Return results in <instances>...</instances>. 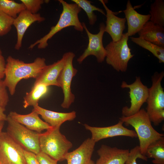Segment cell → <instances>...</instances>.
<instances>
[{
  "label": "cell",
  "instance_id": "23",
  "mask_svg": "<svg viewBox=\"0 0 164 164\" xmlns=\"http://www.w3.org/2000/svg\"><path fill=\"white\" fill-rule=\"evenodd\" d=\"M145 155L153 159V164H164V137H162L150 144L146 150Z\"/></svg>",
  "mask_w": 164,
  "mask_h": 164
},
{
  "label": "cell",
  "instance_id": "36",
  "mask_svg": "<svg viewBox=\"0 0 164 164\" xmlns=\"http://www.w3.org/2000/svg\"><path fill=\"white\" fill-rule=\"evenodd\" d=\"M5 121H0V134L2 132V129L4 127Z\"/></svg>",
  "mask_w": 164,
  "mask_h": 164
},
{
  "label": "cell",
  "instance_id": "30",
  "mask_svg": "<svg viewBox=\"0 0 164 164\" xmlns=\"http://www.w3.org/2000/svg\"><path fill=\"white\" fill-rule=\"evenodd\" d=\"M137 159L145 161H147L148 159L141 153L139 145L136 146L129 151L128 156L125 164H138L136 161Z\"/></svg>",
  "mask_w": 164,
  "mask_h": 164
},
{
  "label": "cell",
  "instance_id": "10",
  "mask_svg": "<svg viewBox=\"0 0 164 164\" xmlns=\"http://www.w3.org/2000/svg\"><path fill=\"white\" fill-rule=\"evenodd\" d=\"M0 164H27L24 149L6 132L0 134Z\"/></svg>",
  "mask_w": 164,
  "mask_h": 164
},
{
  "label": "cell",
  "instance_id": "2",
  "mask_svg": "<svg viewBox=\"0 0 164 164\" xmlns=\"http://www.w3.org/2000/svg\"><path fill=\"white\" fill-rule=\"evenodd\" d=\"M63 7L62 11L56 24L52 26L49 32L37 40L29 47L32 49L37 45L39 49H43L48 46V41L56 33L67 27L73 26L78 31L82 32L84 28L79 19L78 14L81 9L76 4L69 3L63 0H58Z\"/></svg>",
  "mask_w": 164,
  "mask_h": 164
},
{
  "label": "cell",
  "instance_id": "9",
  "mask_svg": "<svg viewBox=\"0 0 164 164\" xmlns=\"http://www.w3.org/2000/svg\"><path fill=\"white\" fill-rule=\"evenodd\" d=\"M121 87L122 88L129 89V93L131 100L130 107L125 106L122 108V116L128 117L138 112L143 104L146 102L149 88L142 83L139 77H136L135 81L131 84H128L123 81Z\"/></svg>",
  "mask_w": 164,
  "mask_h": 164
},
{
  "label": "cell",
  "instance_id": "34",
  "mask_svg": "<svg viewBox=\"0 0 164 164\" xmlns=\"http://www.w3.org/2000/svg\"><path fill=\"white\" fill-rule=\"evenodd\" d=\"M6 63L1 50L0 49V80L5 77V71Z\"/></svg>",
  "mask_w": 164,
  "mask_h": 164
},
{
  "label": "cell",
  "instance_id": "26",
  "mask_svg": "<svg viewBox=\"0 0 164 164\" xmlns=\"http://www.w3.org/2000/svg\"><path fill=\"white\" fill-rule=\"evenodd\" d=\"M24 4L12 0H0V10L14 19L22 11L26 10Z\"/></svg>",
  "mask_w": 164,
  "mask_h": 164
},
{
  "label": "cell",
  "instance_id": "28",
  "mask_svg": "<svg viewBox=\"0 0 164 164\" xmlns=\"http://www.w3.org/2000/svg\"><path fill=\"white\" fill-rule=\"evenodd\" d=\"M14 20L0 10V36L6 34L10 31Z\"/></svg>",
  "mask_w": 164,
  "mask_h": 164
},
{
  "label": "cell",
  "instance_id": "24",
  "mask_svg": "<svg viewBox=\"0 0 164 164\" xmlns=\"http://www.w3.org/2000/svg\"><path fill=\"white\" fill-rule=\"evenodd\" d=\"M131 41L151 53L159 60V63H164V48L145 40L140 37H131Z\"/></svg>",
  "mask_w": 164,
  "mask_h": 164
},
{
  "label": "cell",
  "instance_id": "27",
  "mask_svg": "<svg viewBox=\"0 0 164 164\" xmlns=\"http://www.w3.org/2000/svg\"><path fill=\"white\" fill-rule=\"evenodd\" d=\"M72 1L84 11L88 17L89 23L91 25H94L97 19L94 11H97L103 15H106L102 9L92 5L90 1L87 0H72Z\"/></svg>",
  "mask_w": 164,
  "mask_h": 164
},
{
  "label": "cell",
  "instance_id": "8",
  "mask_svg": "<svg viewBox=\"0 0 164 164\" xmlns=\"http://www.w3.org/2000/svg\"><path fill=\"white\" fill-rule=\"evenodd\" d=\"M66 58L63 68L57 79V82L61 87L64 95L61 107L64 109H68L75 101V95L71 90V84L73 77L76 75L77 70L74 68L73 60L75 54L72 52L65 53Z\"/></svg>",
  "mask_w": 164,
  "mask_h": 164
},
{
  "label": "cell",
  "instance_id": "1",
  "mask_svg": "<svg viewBox=\"0 0 164 164\" xmlns=\"http://www.w3.org/2000/svg\"><path fill=\"white\" fill-rule=\"evenodd\" d=\"M4 84L10 94L13 95L16 86L21 80L29 78L36 79L46 66V60L38 57L30 63H25L9 56L6 60Z\"/></svg>",
  "mask_w": 164,
  "mask_h": 164
},
{
  "label": "cell",
  "instance_id": "15",
  "mask_svg": "<svg viewBox=\"0 0 164 164\" xmlns=\"http://www.w3.org/2000/svg\"><path fill=\"white\" fill-rule=\"evenodd\" d=\"M97 152L99 158L95 164H125L129 151L102 145Z\"/></svg>",
  "mask_w": 164,
  "mask_h": 164
},
{
  "label": "cell",
  "instance_id": "6",
  "mask_svg": "<svg viewBox=\"0 0 164 164\" xmlns=\"http://www.w3.org/2000/svg\"><path fill=\"white\" fill-rule=\"evenodd\" d=\"M6 132L24 150L36 155L40 152L39 144L40 133L29 129L12 119L8 115Z\"/></svg>",
  "mask_w": 164,
  "mask_h": 164
},
{
  "label": "cell",
  "instance_id": "3",
  "mask_svg": "<svg viewBox=\"0 0 164 164\" xmlns=\"http://www.w3.org/2000/svg\"><path fill=\"white\" fill-rule=\"evenodd\" d=\"M119 120L126 125H131L134 128L138 138L141 152L144 155L150 144L164 136L163 134L153 128L144 109H141L138 112L129 116H122Z\"/></svg>",
  "mask_w": 164,
  "mask_h": 164
},
{
  "label": "cell",
  "instance_id": "12",
  "mask_svg": "<svg viewBox=\"0 0 164 164\" xmlns=\"http://www.w3.org/2000/svg\"><path fill=\"white\" fill-rule=\"evenodd\" d=\"M123 123L119 120L115 125L105 127H93L86 124L84 125L86 129L91 132V138L96 143L103 139L118 136L137 138L135 131L124 127Z\"/></svg>",
  "mask_w": 164,
  "mask_h": 164
},
{
  "label": "cell",
  "instance_id": "18",
  "mask_svg": "<svg viewBox=\"0 0 164 164\" xmlns=\"http://www.w3.org/2000/svg\"><path fill=\"white\" fill-rule=\"evenodd\" d=\"M8 115L18 122L25 125L30 130L41 133L44 130H46L52 127L42 120L39 114L33 109L30 113L21 114L15 111H11Z\"/></svg>",
  "mask_w": 164,
  "mask_h": 164
},
{
  "label": "cell",
  "instance_id": "20",
  "mask_svg": "<svg viewBox=\"0 0 164 164\" xmlns=\"http://www.w3.org/2000/svg\"><path fill=\"white\" fill-rule=\"evenodd\" d=\"M33 109L41 116L45 122L52 127H60L64 122L73 121L76 117L75 111L67 113L57 112L43 108L38 104L33 107Z\"/></svg>",
  "mask_w": 164,
  "mask_h": 164
},
{
  "label": "cell",
  "instance_id": "25",
  "mask_svg": "<svg viewBox=\"0 0 164 164\" xmlns=\"http://www.w3.org/2000/svg\"><path fill=\"white\" fill-rule=\"evenodd\" d=\"M150 21L154 23L164 26V1L155 0L150 5Z\"/></svg>",
  "mask_w": 164,
  "mask_h": 164
},
{
  "label": "cell",
  "instance_id": "21",
  "mask_svg": "<svg viewBox=\"0 0 164 164\" xmlns=\"http://www.w3.org/2000/svg\"><path fill=\"white\" fill-rule=\"evenodd\" d=\"M139 37L164 48V27L148 21L138 32Z\"/></svg>",
  "mask_w": 164,
  "mask_h": 164
},
{
  "label": "cell",
  "instance_id": "13",
  "mask_svg": "<svg viewBox=\"0 0 164 164\" xmlns=\"http://www.w3.org/2000/svg\"><path fill=\"white\" fill-rule=\"evenodd\" d=\"M45 19L39 13L32 14L26 10L21 12L14 19L13 25L17 32V40L15 48L19 50L22 47V39L27 29L33 23L36 22H41Z\"/></svg>",
  "mask_w": 164,
  "mask_h": 164
},
{
  "label": "cell",
  "instance_id": "7",
  "mask_svg": "<svg viewBox=\"0 0 164 164\" xmlns=\"http://www.w3.org/2000/svg\"><path fill=\"white\" fill-rule=\"evenodd\" d=\"M128 37L127 32L123 33L119 40L111 41L105 47L106 63L118 72H125L129 61L134 56L128 45Z\"/></svg>",
  "mask_w": 164,
  "mask_h": 164
},
{
  "label": "cell",
  "instance_id": "29",
  "mask_svg": "<svg viewBox=\"0 0 164 164\" xmlns=\"http://www.w3.org/2000/svg\"><path fill=\"white\" fill-rule=\"evenodd\" d=\"M25 6L26 9L32 13H37L41 9V5L44 2L48 3L49 0H20Z\"/></svg>",
  "mask_w": 164,
  "mask_h": 164
},
{
  "label": "cell",
  "instance_id": "14",
  "mask_svg": "<svg viewBox=\"0 0 164 164\" xmlns=\"http://www.w3.org/2000/svg\"><path fill=\"white\" fill-rule=\"evenodd\" d=\"M95 143L88 138L77 149L68 152L65 157L67 164H95L91 158Z\"/></svg>",
  "mask_w": 164,
  "mask_h": 164
},
{
  "label": "cell",
  "instance_id": "35",
  "mask_svg": "<svg viewBox=\"0 0 164 164\" xmlns=\"http://www.w3.org/2000/svg\"><path fill=\"white\" fill-rule=\"evenodd\" d=\"M5 108L0 107V121H6L7 116L5 114Z\"/></svg>",
  "mask_w": 164,
  "mask_h": 164
},
{
  "label": "cell",
  "instance_id": "5",
  "mask_svg": "<svg viewBox=\"0 0 164 164\" xmlns=\"http://www.w3.org/2000/svg\"><path fill=\"white\" fill-rule=\"evenodd\" d=\"M164 76L162 71L155 72L152 77V85L149 88L146 102V112L151 122L158 126L164 120V91L161 82Z\"/></svg>",
  "mask_w": 164,
  "mask_h": 164
},
{
  "label": "cell",
  "instance_id": "22",
  "mask_svg": "<svg viewBox=\"0 0 164 164\" xmlns=\"http://www.w3.org/2000/svg\"><path fill=\"white\" fill-rule=\"evenodd\" d=\"M48 87L42 84L33 85L31 91L24 97L23 106L25 108L29 106L33 107L38 104L40 99L48 92Z\"/></svg>",
  "mask_w": 164,
  "mask_h": 164
},
{
  "label": "cell",
  "instance_id": "32",
  "mask_svg": "<svg viewBox=\"0 0 164 164\" xmlns=\"http://www.w3.org/2000/svg\"><path fill=\"white\" fill-rule=\"evenodd\" d=\"M36 155L40 164H57V161L41 151Z\"/></svg>",
  "mask_w": 164,
  "mask_h": 164
},
{
  "label": "cell",
  "instance_id": "17",
  "mask_svg": "<svg viewBox=\"0 0 164 164\" xmlns=\"http://www.w3.org/2000/svg\"><path fill=\"white\" fill-rule=\"evenodd\" d=\"M65 58L64 53L60 60L52 64L46 65L36 79L34 85L42 84L48 87L55 86L59 87L57 79L64 66Z\"/></svg>",
  "mask_w": 164,
  "mask_h": 164
},
{
  "label": "cell",
  "instance_id": "33",
  "mask_svg": "<svg viewBox=\"0 0 164 164\" xmlns=\"http://www.w3.org/2000/svg\"><path fill=\"white\" fill-rule=\"evenodd\" d=\"M24 154L27 164H40L34 153L24 149Z\"/></svg>",
  "mask_w": 164,
  "mask_h": 164
},
{
  "label": "cell",
  "instance_id": "37",
  "mask_svg": "<svg viewBox=\"0 0 164 164\" xmlns=\"http://www.w3.org/2000/svg\"></svg>",
  "mask_w": 164,
  "mask_h": 164
},
{
  "label": "cell",
  "instance_id": "19",
  "mask_svg": "<svg viewBox=\"0 0 164 164\" xmlns=\"http://www.w3.org/2000/svg\"><path fill=\"white\" fill-rule=\"evenodd\" d=\"M127 21L128 36H131L138 33L144 25L150 19L149 14H140L133 7L130 0L128 1L126 9L123 11Z\"/></svg>",
  "mask_w": 164,
  "mask_h": 164
},
{
  "label": "cell",
  "instance_id": "4",
  "mask_svg": "<svg viewBox=\"0 0 164 164\" xmlns=\"http://www.w3.org/2000/svg\"><path fill=\"white\" fill-rule=\"evenodd\" d=\"M60 127H52L40 133L39 144L40 151L58 161L65 160L72 143L60 131Z\"/></svg>",
  "mask_w": 164,
  "mask_h": 164
},
{
  "label": "cell",
  "instance_id": "16",
  "mask_svg": "<svg viewBox=\"0 0 164 164\" xmlns=\"http://www.w3.org/2000/svg\"><path fill=\"white\" fill-rule=\"evenodd\" d=\"M99 1L102 4L106 12L105 32L110 35L112 41H117L121 39L123 34V32L125 28L126 19L125 18H121L116 16L114 13L108 8L104 0Z\"/></svg>",
  "mask_w": 164,
  "mask_h": 164
},
{
  "label": "cell",
  "instance_id": "11",
  "mask_svg": "<svg viewBox=\"0 0 164 164\" xmlns=\"http://www.w3.org/2000/svg\"><path fill=\"white\" fill-rule=\"evenodd\" d=\"M82 25L87 35L89 42L87 48L77 59V62L81 64L87 57L92 55L96 57L98 63H102L106 56V50L103 43L105 25L103 22L100 23L99 32L96 34H93L89 31L84 22H82Z\"/></svg>",
  "mask_w": 164,
  "mask_h": 164
},
{
  "label": "cell",
  "instance_id": "31",
  "mask_svg": "<svg viewBox=\"0 0 164 164\" xmlns=\"http://www.w3.org/2000/svg\"><path fill=\"white\" fill-rule=\"evenodd\" d=\"M9 101L6 87L3 80H0V107L5 108Z\"/></svg>",
  "mask_w": 164,
  "mask_h": 164
}]
</instances>
